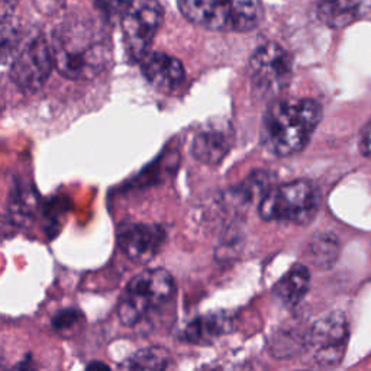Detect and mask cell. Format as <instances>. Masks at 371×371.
<instances>
[{"label":"cell","instance_id":"6","mask_svg":"<svg viewBox=\"0 0 371 371\" xmlns=\"http://www.w3.org/2000/svg\"><path fill=\"white\" fill-rule=\"evenodd\" d=\"M248 73L257 95L275 98L290 84L293 73L292 57L282 45L267 42L258 46L251 56Z\"/></svg>","mask_w":371,"mask_h":371},{"label":"cell","instance_id":"5","mask_svg":"<svg viewBox=\"0 0 371 371\" xmlns=\"http://www.w3.org/2000/svg\"><path fill=\"white\" fill-rule=\"evenodd\" d=\"M319 193L308 180H295L271 188L260 202V216L267 222L309 223L317 213Z\"/></svg>","mask_w":371,"mask_h":371},{"label":"cell","instance_id":"16","mask_svg":"<svg viewBox=\"0 0 371 371\" xmlns=\"http://www.w3.org/2000/svg\"><path fill=\"white\" fill-rule=\"evenodd\" d=\"M170 364V354L163 347H148L136 351L121 367L129 370H163Z\"/></svg>","mask_w":371,"mask_h":371},{"label":"cell","instance_id":"14","mask_svg":"<svg viewBox=\"0 0 371 371\" xmlns=\"http://www.w3.org/2000/svg\"><path fill=\"white\" fill-rule=\"evenodd\" d=\"M234 330V316L228 313H212L195 319L184 330L183 338L190 344H208Z\"/></svg>","mask_w":371,"mask_h":371},{"label":"cell","instance_id":"13","mask_svg":"<svg viewBox=\"0 0 371 371\" xmlns=\"http://www.w3.org/2000/svg\"><path fill=\"white\" fill-rule=\"evenodd\" d=\"M232 136L228 128L208 126L202 128L193 138L192 154L206 166H218L228 156Z\"/></svg>","mask_w":371,"mask_h":371},{"label":"cell","instance_id":"12","mask_svg":"<svg viewBox=\"0 0 371 371\" xmlns=\"http://www.w3.org/2000/svg\"><path fill=\"white\" fill-rule=\"evenodd\" d=\"M371 12V0H319L317 19L332 29H342Z\"/></svg>","mask_w":371,"mask_h":371},{"label":"cell","instance_id":"3","mask_svg":"<svg viewBox=\"0 0 371 371\" xmlns=\"http://www.w3.org/2000/svg\"><path fill=\"white\" fill-rule=\"evenodd\" d=\"M184 18L192 24L222 32H248L264 16L260 0H177Z\"/></svg>","mask_w":371,"mask_h":371},{"label":"cell","instance_id":"1","mask_svg":"<svg viewBox=\"0 0 371 371\" xmlns=\"http://www.w3.org/2000/svg\"><path fill=\"white\" fill-rule=\"evenodd\" d=\"M51 50L56 68L71 80L96 77L111 60L106 35L87 22H71L57 29Z\"/></svg>","mask_w":371,"mask_h":371},{"label":"cell","instance_id":"4","mask_svg":"<svg viewBox=\"0 0 371 371\" xmlns=\"http://www.w3.org/2000/svg\"><path fill=\"white\" fill-rule=\"evenodd\" d=\"M174 293V278L167 270H144L132 278L121 296L118 305L119 320L125 327H135L163 309Z\"/></svg>","mask_w":371,"mask_h":371},{"label":"cell","instance_id":"8","mask_svg":"<svg viewBox=\"0 0 371 371\" xmlns=\"http://www.w3.org/2000/svg\"><path fill=\"white\" fill-rule=\"evenodd\" d=\"M54 64L53 50L41 34L31 35L12 61L11 78L25 93L38 91L50 78Z\"/></svg>","mask_w":371,"mask_h":371},{"label":"cell","instance_id":"18","mask_svg":"<svg viewBox=\"0 0 371 371\" xmlns=\"http://www.w3.org/2000/svg\"><path fill=\"white\" fill-rule=\"evenodd\" d=\"M98 9L106 15L108 18H115V16H122L129 5L132 4V0H93Z\"/></svg>","mask_w":371,"mask_h":371},{"label":"cell","instance_id":"10","mask_svg":"<svg viewBox=\"0 0 371 371\" xmlns=\"http://www.w3.org/2000/svg\"><path fill=\"white\" fill-rule=\"evenodd\" d=\"M121 251L136 264H147L161 250L166 232L160 225L128 222L118 229Z\"/></svg>","mask_w":371,"mask_h":371},{"label":"cell","instance_id":"17","mask_svg":"<svg viewBox=\"0 0 371 371\" xmlns=\"http://www.w3.org/2000/svg\"><path fill=\"white\" fill-rule=\"evenodd\" d=\"M338 254V241L332 235H320L310 244V258L317 265H330Z\"/></svg>","mask_w":371,"mask_h":371},{"label":"cell","instance_id":"2","mask_svg":"<svg viewBox=\"0 0 371 371\" xmlns=\"http://www.w3.org/2000/svg\"><path fill=\"white\" fill-rule=\"evenodd\" d=\"M322 119V108L312 99H286L273 103L263 119L261 143L277 157L302 151Z\"/></svg>","mask_w":371,"mask_h":371},{"label":"cell","instance_id":"11","mask_svg":"<svg viewBox=\"0 0 371 371\" xmlns=\"http://www.w3.org/2000/svg\"><path fill=\"white\" fill-rule=\"evenodd\" d=\"M139 63L147 81L163 93L174 91L184 83L186 71L176 57L166 53H148Z\"/></svg>","mask_w":371,"mask_h":371},{"label":"cell","instance_id":"9","mask_svg":"<svg viewBox=\"0 0 371 371\" xmlns=\"http://www.w3.org/2000/svg\"><path fill=\"white\" fill-rule=\"evenodd\" d=\"M348 342V322L342 313H331L317 320L308 332L306 348L312 362L330 368L341 362Z\"/></svg>","mask_w":371,"mask_h":371},{"label":"cell","instance_id":"15","mask_svg":"<svg viewBox=\"0 0 371 371\" xmlns=\"http://www.w3.org/2000/svg\"><path fill=\"white\" fill-rule=\"evenodd\" d=\"M310 286V273L302 264L293 265L274 286V295L288 308L298 306Z\"/></svg>","mask_w":371,"mask_h":371},{"label":"cell","instance_id":"7","mask_svg":"<svg viewBox=\"0 0 371 371\" xmlns=\"http://www.w3.org/2000/svg\"><path fill=\"white\" fill-rule=\"evenodd\" d=\"M163 6L158 0H132L122 15L125 49L132 60L141 61L163 24Z\"/></svg>","mask_w":371,"mask_h":371},{"label":"cell","instance_id":"19","mask_svg":"<svg viewBox=\"0 0 371 371\" xmlns=\"http://www.w3.org/2000/svg\"><path fill=\"white\" fill-rule=\"evenodd\" d=\"M360 147H361L362 154L371 160V122L362 131Z\"/></svg>","mask_w":371,"mask_h":371}]
</instances>
